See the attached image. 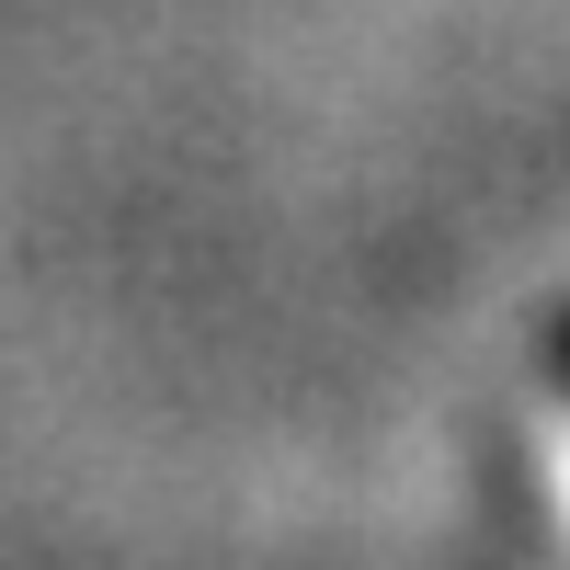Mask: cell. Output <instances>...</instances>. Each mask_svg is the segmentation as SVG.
Segmentation results:
<instances>
[{
  "instance_id": "6da1fadb",
  "label": "cell",
  "mask_w": 570,
  "mask_h": 570,
  "mask_svg": "<svg viewBox=\"0 0 570 570\" xmlns=\"http://www.w3.org/2000/svg\"><path fill=\"white\" fill-rule=\"evenodd\" d=\"M548 365H559V389H570V308H559V331H548Z\"/></svg>"
}]
</instances>
